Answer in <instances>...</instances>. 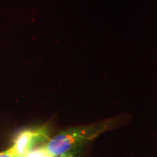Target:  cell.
Listing matches in <instances>:
<instances>
[{
  "label": "cell",
  "instance_id": "1",
  "mask_svg": "<svg viewBox=\"0 0 157 157\" xmlns=\"http://www.w3.org/2000/svg\"><path fill=\"white\" fill-rule=\"evenodd\" d=\"M111 123L103 122L66 129L49 140L44 146L54 157L69 155L106 130Z\"/></svg>",
  "mask_w": 157,
  "mask_h": 157
},
{
  "label": "cell",
  "instance_id": "2",
  "mask_svg": "<svg viewBox=\"0 0 157 157\" xmlns=\"http://www.w3.org/2000/svg\"><path fill=\"white\" fill-rule=\"evenodd\" d=\"M47 130L43 127L36 129H26L17 135L14 145L8 151L15 157H23L39 143L48 140Z\"/></svg>",
  "mask_w": 157,
  "mask_h": 157
},
{
  "label": "cell",
  "instance_id": "3",
  "mask_svg": "<svg viewBox=\"0 0 157 157\" xmlns=\"http://www.w3.org/2000/svg\"><path fill=\"white\" fill-rule=\"evenodd\" d=\"M23 157H54L47 150L44 146L35 148L27 153Z\"/></svg>",
  "mask_w": 157,
  "mask_h": 157
},
{
  "label": "cell",
  "instance_id": "4",
  "mask_svg": "<svg viewBox=\"0 0 157 157\" xmlns=\"http://www.w3.org/2000/svg\"><path fill=\"white\" fill-rule=\"evenodd\" d=\"M0 157H15L8 150H7L6 151L0 153Z\"/></svg>",
  "mask_w": 157,
  "mask_h": 157
},
{
  "label": "cell",
  "instance_id": "5",
  "mask_svg": "<svg viewBox=\"0 0 157 157\" xmlns=\"http://www.w3.org/2000/svg\"><path fill=\"white\" fill-rule=\"evenodd\" d=\"M66 156H67V155H66ZM66 156H60V157H66Z\"/></svg>",
  "mask_w": 157,
  "mask_h": 157
}]
</instances>
